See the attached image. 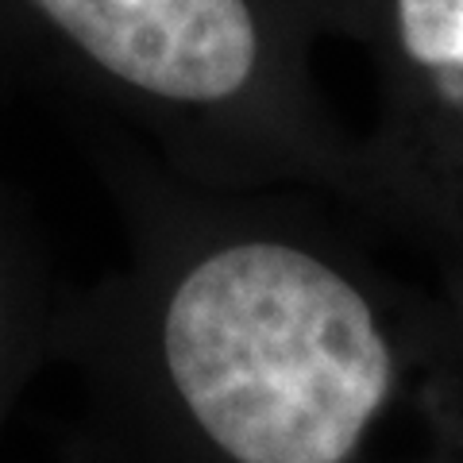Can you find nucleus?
Listing matches in <instances>:
<instances>
[{
	"mask_svg": "<svg viewBox=\"0 0 463 463\" xmlns=\"http://www.w3.org/2000/svg\"><path fill=\"white\" fill-rule=\"evenodd\" d=\"M124 263L74 321L109 463H463V309L313 190L124 147Z\"/></svg>",
	"mask_w": 463,
	"mask_h": 463,
	"instance_id": "1",
	"label": "nucleus"
},
{
	"mask_svg": "<svg viewBox=\"0 0 463 463\" xmlns=\"http://www.w3.org/2000/svg\"><path fill=\"white\" fill-rule=\"evenodd\" d=\"M155 166L213 190H313L364 216L352 128L317 74L347 0H16Z\"/></svg>",
	"mask_w": 463,
	"mask_h": 463,
	"instance_id": "2",
	"label": "nucleus"
},
{
	"mask_svg": "<svg viewBox=\"0 0 463 463\" xmlns=\"http://www.w3.org/2000/svg\"><path fill=\"white\" fill-rule=\"evenodd\" d=\"M344 43L371 70L364 221L463 309V0H347Z\"/></svg>",
	"mask_w": 463,
	"mask_h": 463,
	"instance_id": "3",
	"label": "nucleus"
},
{
	"mask_svg": "<svg viewBox=\"0 0 463 463\" xmlns=\"http://www.w3.org/2000/svg\"><path fill=\"white\" fill-rule=\"evenodd\" d=\"M5 282H0V364H5Z\"/></svg>",
	"mask_w": 463,
	"mask_h": 463,
	"instance_id": "4",
	"label": "nucleus"
}]
</instances>
